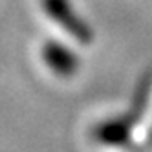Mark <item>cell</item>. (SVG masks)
<instances>
[{
  "instance_id": "cell-1",
  "label": "cell",
  "mask_w": 152,
  "mask_h": 152,
  "mask_svg": "<svg viewBox=\"0 0 152 152\" xmlns=\"http://www.w3.org/2000/svg\"><path fill=\"white\" fill-rule=\"evenodd\" d=\"M40 6L51 17V20L62 26L73 39H77L83 44H88L94 40L92 28L73 11L70 0H40Z\"/></svg>"
},
{
  "instance_id": "cell-2",
  "label": "cell",
  "mask_w": 152,
  "mask_h": 152,
  "mask_svg": "<svg viewBox=\"0 0 152 152\" xmlns=\"http://www.w3.org/2000/svg\"><path fill=\"white\" fill-rule=\"evenodd\" d=\"M40 53L44 62L59 77H72L79 70V57L57 40H46Z\"/></svg>"
},
{
  "instance_id": "cell-3",
  "label": "cell",
  "mask_w": 152,
  "mask_h": 152,
  "mask_svg": "<svg viewBox=\"0 0 152 152\" xmlns=\"http://www.w3.org/2000/svg\"><path fill=\"white\" fill-rule=\"evenodd\" d=\"M132 123L123 117H112L101 121L99 125L94 126V137L95 141H99L103 145H110V147H128L132 143Z\"/></svg>"
},
{
  "instance_id": "cell-4",
  "label": "cell",
  "mask_w": 152,
  "mask_h": 152,
  "mask_svg": "<svg viewBox=\"0 0 152 152\" xmlns=\"http://www.w3.org/2000/svg\"><path fill=\"white\" fill-rule=\"evenodd\" d=\"M150 94H152V73H147L143 79H141V83L137 84V88L134 92V97H132V104H130L128 112L125 114L126 119L132 125H136L141 115H143L145 108L150 101Z\"/></svg>"
},
{
  "instance_id": "cell-5",
  "label": "cell",
  "mask_w": 152,
  "mask_h": 152,
  "mask_svg": "<svg viewBox=\"0 0 152 152\" xmlns=\"http://www.w3.org/2000/svg\"><path fill=\"white\" fill-rule=\"evenodd\" d=\"M148 141L152 143V128H150V134H148Z\"/></svg>"
}]
</instances>
